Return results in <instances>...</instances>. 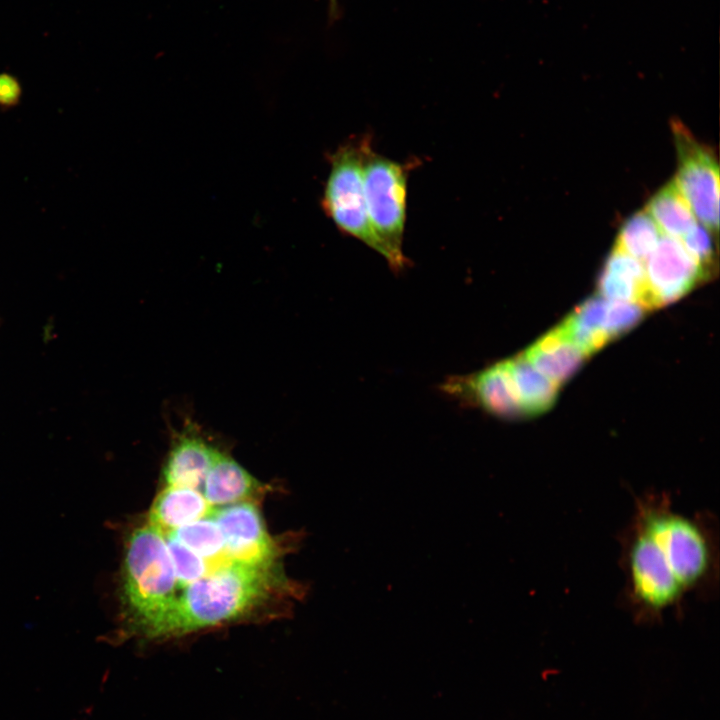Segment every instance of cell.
Listing matches in <instances>:
<instances>
[{"instance_id": "6da1fadb", "label": "cell", "mask_w": 720, "mask_h": 720, "mask_svg": "<svg viewBox=\"0 0 720 720\" xmlns=\"http://www.w3.org/2000/svg\"><path fill=\"white\" fill-rule=\"evenodd\" d=\"M624 607L640 624L680 612L688 596L717 592V521L710 513L686 515L665 492L636 498L620 535Z\"/></svg>"}, {"instance_id": "7a4b0ae2", "label": "cell", "mask_w": 720, "mask_h": 720, "mask_svg": "<svg viewBox=\"0 0 720 720\" xmlns=\"http://www.w3.org/2000/svg\"><path fill=\"white\" fill-rule=\"evenodd\" d=\"M273 567L229 563L183 587L171 607L140 634L165 640L233 622L265 601L279 579Z\"/></svg>"}, {"instance_id": "3957f363", "label": "cell", "mask_w": 720, "mask_h": 720, "mask_svg": "<svg viewBox=\"0 0 720 720\" xmlns=\"http://www.w3.org/2000/svg\"><path fill=\"white\" fill-rule=\"evenodd\" d=\"M177 592L165 536L148 523L138 527L130 534L123 564L125 633L139 636L171 607Z\"/></svg>"}, {"instance_id": "277c9868", "label": "cell", "mask_w": 720, "mask_h": 720, "mask_svg": "<svg viewBox=\"0 0 720 720\" xmlns=\"http://www.w3.org/2000/svg\"><path fill=\"white\" fill-rule=\"evenodd\" d=\"M415 162L401 163L372 147L363 164V183L369 220L380 245V255L394 271L408 263L403 253L409 171Z\"/></svg>"}, {"instance_id": "5b68a950", "label": "cell", "mask_w": 720, "mask_h": 720, "mask_svg": "<svg viewBox=\"0 0 720 720\" xmlns=\"http://www.w3.org/2000/svg\"><path fill=\"white\" fill-rule=\"evenodd\" d=\"M372 147L369 136L350 139L330 157V170L322 196V207L337 228L380 254L371 227L363 183V164Z\"/></svg>"}, {"instance_id": "8992f818", "label": "cell", "mask_w": 720, "mask_h": 720, "mask_svg": "<svg viewBox=\"0 0 720 720\" xmlns=\"http://www.w3.org/2000/svg\"><path fill=\"white\" fill-rule=\"evenodd\" d=\"M678 158L674 181L702 225L718 233L719 228V166L710 147L700 143L678 121L672 122Z\"/></svg>"}, {"instance_id": "52a82bcc", "label": "cell", "mask_w": 720, "mask_h": 720, "mask_svg": "<svg viewBox=\"0 0 720 720\" xmlns=\"http://www.w3.org/2000/svg\"><path fill=\"white\" fill-rule=\"evenodd\" d=\"M646 291L640 305L654 309L687 294L705 276L680 239L662 235L646 259Z\"/></svg>"}, {"instance_id": "ba28073f", "label": "cell", "mask_w": 720, "mask_h": 720, "mask_svg": "<svg viewBox=\"0 0 720 720\" xmlns=\"http://www.w3.org/2000/svg\"><path fill=\"white\" fill-rule=\"evenodd\" d=\"M230 563L252 567H273L279 555L257 507L249 501L214 508Z\"/></svg>"}, {"instance_id": "9c48e42d", "label": "cell", "mask_w": 720, "mask_h": 720, "mask_svg": "<svg viewBox=\"0 0 720 720\" xmlns=\"http://www.w3.org/2000/svg\"><path fill=\"white\" fill-rule=\"evenodd\" d=\"M216 448L211 446L191 422L174 434L163 467L165 486L199 490L211 466Z\"/></svg>"}, {"instance_id": "30bf717a", "label": "cell", "mask_w": 720, "mask_h": 720, "mask_svg": "<svg viewBox=\"0 0 720 720\" xmlns=\"http://www.w3.org/2000/svg\"><path fill=\"white\" fill-rule=\"evenodd\" d=\"M261 489L257 479L216 448L202 485V494L213 508L248 501Z\"/></svg>"}, {"instance_id": "8fae6325", "label": "cell", "mask_w": 720, "mask_h": 720, "mask_svg": "<svg viewBox=\"0 0 720 720\" xmlns=\"http://www.w3.org/2000/svg\"><path fill=\"white\" fill-rule=\"evenodd\" d=\"M522 355L541 374L558 386L581 367L588 356L563 333L559 326L529 346Z\"/></svg>"}, {"instance_id": "7c38bea8", "label": "cell", "mask_w": 720, "mask_h": 720, "mask_svg": "<svg viewBox=\"0 0 720 720\" xmlns=\"http://www.w3.org/2000/svg\"><path fill=\"white\" fill-rule=\"evenodd\" d=\"M213 510L200 490L165 486L153 501L147 523L166 535L210 516Z\"/></svg>"}, {"instance_id": "4fadbf2b", "label": "cell", "mask_w": 720, "mask_h": 720, "mask_svg": "<svg viewBox=\"0 0 720 720\" xmlns=\"http://www.w3.org/2000/svg\"><path fill=\"white\" fill-rule=\"evenodd\" d=\"M599 296L608 301L640 302L646 291L641 261L613 248L598 279Z\"/></svg>"}, {"instance_id": "5bb4252c", "label": "cell", "mask_w": 720, "mask_h": 720, "mask_svg": "<svg viewBox=\"0 0 720 720\" xmlns=\"http://www.w3.org/2000/svg\"><path fill=\"white\" fill-rule=\"evenodd\" d=\"M524 416H536L552 407L559 386L535 369L522 353L503 360Z\"/></svg>"}, {"instance_id": "9a60e30c", "label": "cell", "mask_w": 720, "mask_h": 720, "mask_svg": "<svg viewBox=\"0 0 720 720\" xmlns=\"http://www.w3.org/2000/svg\"><path fill=\"white\" fill-rule=\"evenodd\" d=\"M606 308V299L591 297L558 325L588 357L609 342L603 329Z\"/></svg>"}, {"instance_id": "2e32d148", "label": "cell", "mask_w": 720, "mask_h": 720, "mask_svg": "<svg viewBox=\"0 0 720 720\" xmlns=\"http://www.w3.org/2000/svg\"><path fill=\"white\" fill-rule=\"evenodd\" d=\"M664 235L680 239L696 224V217L685 196L671 180L649 200L645 209Z\"/></svg>"}, {"instance_id": "e0dca14e", "label": "cell", "mask_w": 720, "mask_h": 720, "mask_svg": "<svg viewBox=\"0 0 720 720\" xmlns=\"http://www.w3.org/2000/svg\"><path fill=\"white\" fill-rule=\"evenodd\" d=\"M662 233L646 210L631 215L619 229L615 248L638 259L646 260L658 244Z\"/></svg>"}, {"instance_id": "ac0fdd59", "label": "cell", "mask_w": 720, "mask_h": 720, "mask_svg": "<svg viewBox=\"0 0 720 720\" xmlns=\"http://www.w3.org/2000/svg\"><path fill=\"white\" fill-rule=\"evenodd\" d=\"M166 535L172 536L208 563H215L216 560H228L222 533L211 515L186 524Z\"/></svg>"}, {"instance_id": "d6986e66", "label": "cell", "mask_w": 720, "mask_h": 720, "mask_svg": "<svg viewBox=\"0 0 720 720\" xmlns=\"http://www.w3.org/2000/svg\"><path fill=\"white\" fill-rule=\"evenodd\" d=\"M174 565L178 586L196 581L210 572V564L170 535H164Z\"/></svg>"}, {"instance_id": "ffe728a7", "label": "cell", "mask_w": 720, "mask_h": 720, "mask_svg": "<svg viewBox=\"0 0 720 720\" xmlns=\"http://www.w3.org/2000/svg\"><path fill=\"white\" fill-rule=\"evenodd\" d=\"M713 232L702 224H696L680 240L688 253L701 268L705 279L710 278L716 266Z\"/></svg>"}, {"instance_id": "44dd1931", "label": "cell", "mask_w": 720, "mask_h": 720, "mask_svg": "<svg viewBox=\"0 0 720 720\" xmlns=\"http://www.w3.org/2000/svg\"><path fill=\"white\" fill-rule=\"evenodd\" d=\"M645 309L635 302L608 301L604 320V333L611 341L634 327L643 317Z\"/></svg>"}, {"instance_id": "7402d4cb", "label": "cell", "mask_w": 720, "mask_h": 720, "mask_svg": "<svg viewBox=\"0 0 720 720\" xmlns=\"http://www.w3.org/2000/svg\"><path fill=\"white\" fill-rule=\"evenodd\" d=\"M22 97V86L19 80L7 72L0 73V107L16 106Z\"/></svg>"}]
</instances>
